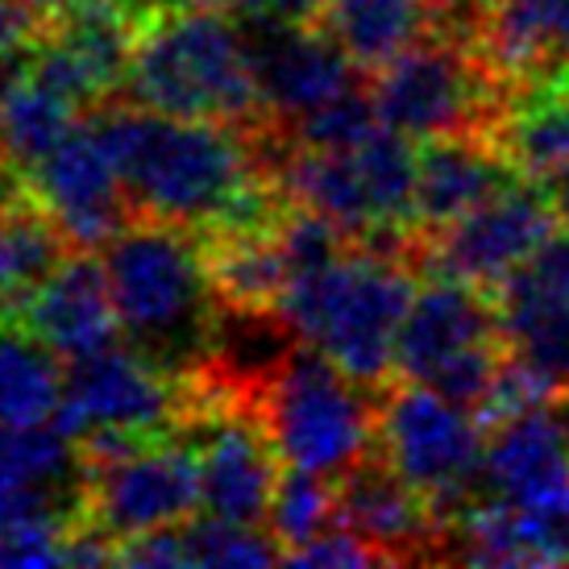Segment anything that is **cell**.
<instances>
[{"instance_id":"cell-1","label":"cell","mask_w":569,"mask_h":569,"mask_svg":"<svg viewBox=\"0 0 569 569\" xmlns=\"http://www.w3.org/2000/svg\"><path fill=\"white\" fill-rule=\"evenodd\" d=\"M112 167L129 191V204L146 221L183 224L212 233L267 229L279 212V183L253 159L246 133L221 121H191L146 104L104 109L88 117Z\"/></svg>"},{"instance_id":"cell-2","label":"cell","mask_w":569,"mask_h":569,"mask_svg":"<svg viewBox=\"0 0 569 569\" xmlns=\"http://www.w3.org/2000/svg\"><path fill=\"white\" fill-rule=\"evenodd\" d=\"M133 104L154 112L262 129L250 38L238 21L204 9H146L126 80Z\"/></svg>"},{"instance_id":"cell-3","label":"cell","mask_w":569,"mask_h":569,"mask_svg":"<svg viewBox=\"0 0 569 569\" xmlns=\"http://www.w3.org/2000/svg\"><path fill=\"white\" fill-rule=\"evenodd\" d=\"M129 341L162 370H196L217 337V287L191 229L167 221L126 224L100 253Z\"/></svg>"},{"instance_id":"cell-4","label":"cell","mask_w":569,"mask_h":569,"mask_svg":"<svg viewBox=\"0 0 569 569\" xmlns=\"http://www.w3.org/2000/svg\"><path fill=\"white\" fill-rule=\"evenodd\" d=\"M411 296V274L391 253L349 246L287 287L279 317L303 346L320 349L349 379L382 387L396 370L399 329Z\"/></svg>"},{"instance_id":"cell-5","label":"cell","mask_w":569,"mask_h":569,"mask_svg":"<svg viewBox=\"0 0 569 569\" xmlns=\"http://www.w3.org/2000/svg\"><path fill=\"white\" fill-rule=\"evenodd\" d=\"M270 174L291 208L329 217L353 241L416 229V146L391 126L341 150L287 146L270 162Z\"/></svg>"},{"instance_id":"cell-6","label":"cell","mask_w":569,"mask_h":569,"mask_svg":"<svg viewBox=\"0 0 569 569\" xmlns=\"http://www.w3.org/2000/svg\"><path fill=\"white\" fill-rule=\"evenodd\" d=\"M258 408L279 458L308 475L341 478L379 441V416L366 403L362 382L303 341L267 370Z\"/></svg>"},{"instance_id":"cell-7","label":"cell","mask_w":569,"mask_h":569,"mask_svg":"<svg viewBox=\"0 0 569 569\" xmlns=\"http://www.w3.org/2000/svg\"><path fill=\"white\" fill-rule=\"evenodd\" d=\"M503 358V320L499 308L487 303V291L437 274L411 296L396 349V370L408 382L437 387L441 396L478 411Z\"/></svg>"},{"instance_id":"cell-8","label":"cell","mask_w":569,"mask_h":569,"mask_svg":"<svg viewBox=\"0 0 569 569\" xmlns=\"http://www.w3.org/2000/svg\"><path fill=\"white\" fill-rule=\"evenodd\" d=\"M382 458L408 487L425 495L437 516L458 520L487 487V441L475 408L408 382L391 391L379 416Z\"/></svg>"},{"instance_id":"cell-9","label":"cell","mask_w":569,"mask_h":569,"mask_svg":"<svg viewBox=\"0 0 569 569\" xmlns=\"http://www.w3.org/2000/svg\"><path fill=\"white\" fill-rule=\"evenodd\" d=\"M83 466H88L83 520H92L117 545L154 528H179L204 507L200 461L191 441L142 437L104 458H83Z\"/></svg>"},{"instance_id":"cell-10","label":"cell","mask_w":569,"mask_h":569,"mask_svg":"<svg viewBox=\"0 0 569 569\" xmlns=\"http://www.w3.org/2000/svg\"><path fill=\"white\" fill-rule=\"evenodd\" d=\"M375 104L382 121L411 142L487 129L495 112V71L470 63L453 42H416L375 71Z\"/></svg>"},{"instance_id":"cell-11","label":"cell","mask_w":569,"mask_h":569,"mask_svg":"<svg viewBox=\"0 0 569 569\" xmlns=\"http://www.w3.org/2000/svg\"><path fill=\"white\" fill-rule=\"evenodd\" d=\"M183 411L188 396L154 358H146L138 346H109L67 362L54 425L76 441L96 432L159 437L167 425L183 420Z\"/></svg>"},{"instance_id":"cell-12","label":"cell","mask_w":569,"mask_h":569,"mask_svg":"<svg viewBox=\"0 0 569 569\" xmlns=\"http://www.w3.org/2000/svg\"><path fill=\"white\" fill-rule=\"evenodd\" d=\"M553 221L557 208L549 188L532 179H516L475 212L428 233L425 262L432 267V274L461 279L478 291H499L516 274V267H523L540 241L553 233Z\"/></svg>"},{"instance_id":"cell-13","label":"cell","mask_w":569,"mask_h":569,"mask_svg":"<svg viewBox=\"0 0 569 569\" xmlns=\"http://www.w3.org/2000/svg\"><path fill=\"white\" fill-rule=\"evenodd\" d=\"M183 420L191 425V449L200 461V499L208 516L238 523L270 520V503L279 490V449L270 441L262 411H241L229 396L200 403Z\"/></svg>"},{"instance_id":"cell-14","label":"cell","mask_w":569,"mask_h":569,"mask_svg":"<svg viewBox=\"0 0 569 569\" xmlns=\"http://www.w3.org/2000/svg\"><path fill=\"white\" fill-rule=\"evenodd\" d=\"M26 179L30 200L59 224L76 253L104 250L133 217L126 183L88 121H80V129L67 133L38 167H30Z\"/></svg>"},{"instance_id":"cell-15","label":"cell","mask_w":569,"mask_h":569,"mask_svg":"<svg viewBox=\"0 0 569 569\" xmlns=\"http://www.w3.org/2000/svg\"><path fill=\"white\" fill-rule=\"evenodd\" d=\"M88 466L54 425H0V532L30 520H83Z\"/></svg>"},{"instance_id":"cell-16","label":"cell","mask_w":569,"mask_h":569,"mask_svg":"<svg viewBox=\"0 0 569 569\" xmlns=\"http://www.w3.org/2000/svg\"><path fill=\"white\" fill-rule=\"evenodd\" d=\"M250 50L267 117L279 129L362 88V67L337 42V33H325L320 26L250 30Z\"/></svg>"},{"instance_id":"cell-17","label":"cell","mask_w":569,"mask_h":569,"mask_svg":"<svg viewBox=\"0 0 569 569\" xmlns=\"http://www.w3.org/2000/svg\"><path fill=\"white\" fill-rule=\"evenodd\" d=\"M516 179L523 174L511 167L503 146L482 138V129L428 138L425 150H416V229L437 233Z\"/></svg>"},{"instance_id":"cell-18","label":"cell","mask_w":569,"mask_h":569,"mask_svg":"<svg viewBox=\"0 0 569 569\" xmlns=\"http://www.w3.org/2000/svg\"><path fill=\"white\" fill-rule=\"evenodd\" d=\"M21 325L63 362L117 346L121 317L112 303L104 262H96L92 253H67L63 267L30 296Z\"/></svg>"},{"instance_id":"cell-19","label":"cell","mask_w":569,"mask_h":569,"mask_svg":"<svg viewBox=\"0 0 569 569\" xmlns=\"http://www.w3.org/2000/svg\"><path fill=\"white\" fill-rule=\"evenodd\" d=\"M337 520L370 540L387 561H416L437 537V511L416 487L391 470L387 458H366L341 475Z\"/></svg>"},{"instance_id":"cell-20","label":"cell","mask_w":569,"mask_h":569,"mask_svg":"<svg viewBox=\"0 0 569 569\" xmlns=\"http://www.w3.org/2000/svg\"><path fill=\"white\" fill-rule=\"evenodd\" d=\"M482 63L528 83L569 59V0H475Z\"/></svg>"},{"instance_id":"cell-21","label":"cell","mask_w":569,"mask_h":569,"mask_svg":"<svg viewBox=\"0 0 569 569\" xmlns=\"http://www.w3.org/2000/svg\"><path fill=\"white\" fill-rule=\"evenodd\" d=\"M499 146L511 167L532 183H553L569 167V96L553 76H540L516 88L499 121Z\"/></svg>"},{"instance_id":"cell-22","label":"cell","mask_w":569,"mask_h":569,"mask_svg":"<svg viewBox=\"0 0 569 569\" xmlns=\"http://www.w3.org/2000/svg\"><path fill=\"white\" fill-rule=\"evenodd\" d=\"M76 253L42 208L0 200V320H21L26 303Z\"/></svg>"},{"instance_id":"cell-23","label":"cell","mask_w":569,"mask_h":569,"mask_svg":"<svg viewBox=\"0 0 569 569\" xmlns=\"http://www.w3.org/2000/svg\"><path fill=\"white\" fill-rule=\"evenodd\" d=\"M437 0H329V30L362 71H382L428 38Z\"/></svg>"},{"instance_id":"cell-24","label":"cell","mask_w":569,"mask_h":569,"mask_svg":"<svg viewBox=\"0 0 569 569\" xmlns=\"http://www.w3.org/2000/svg\"><path fill=\"white\" fill-rule=\"evenodd\" d=\"M80 100H71L54 83L33 76V67H26V76L13 83V92L0 104V159L26 174L47 159L67 133L80 129Z\"/></svg>"},{"instance_id":"cell-25","label":"cell","mask_w":569,"mask_h":569,"mask_svg":"<svg viewBox=\"0 0 569 569\" xmlns=\"http://www.w3.org/2000/svg\"><path fill=\"white\" fill-rule=\"evenodd\" d=\"M63 399L59 353L21 320H0V425H50Z\"/></svg>"},{"instance_id":"cell-26","label":"cell","mask_w":569,"mask_h":569,"mask_svg":"<svg viewBox=\"0 0 569 569\" xmlns=\"http://www.w3.org/2000/svg\"><path fill=\"white\" fill-rule=\"evenodd\" d=\"M329 523H337V490L329 487V478L287 466V475H279L274 503H270V532L283 545V561L291 549L308 545Z\"/></svg>"},{"instance_id":"cell-27","label":"cell","mask_w":569,"mask_h":569,"mask_svg":"<svg viewBox=\"0 0 569 569\" xmlns=\"http://www.w3.org/2000/svg\"><path fill=\"white\" fill-rule=\"evenodd\" d=\"M507 349L537 366L557 391H569V303L528 308V312H499Z\"/></svg>"},{"instance_id":"cell-28","label":"cell","mask_w":569,"mask_h":569,"mask_svg":"<svg viewBox=\"0 0 569 569\" xmlns=\"http://www.w3.org/2000/svg\"><path fill=\"white\" fill-rule=\"evenodd\" d=\"M191 566H274L283 561V545L274 532H258V523H238L208 516L183 523Z\"/></svg>"},{"instance_id":"cell-29","label":"cell","mask_w":569,"mask_h":569,"mask_svg":"<svg viewBox=\"0 0 569 569\" xmlns=\"http://www.w3.org/2000/svg\"><path fill=\"white\" fill-rule=\"evenodd\" d=\"M76 523L30 520V523L4 528V532H0V566L4 569L67 566V545H71V528H76Z\"/></svg>"},{"instance_id":"cell-30","label":"cell","mask_w":569,"mask_h":569,"mask_svg":"<svg viewBox=\"0 0 569 569\" xmlns=\"http://www.w3.org/2000/svg\"><path fill=\"white\" fill-rule=\"evenodd\" d=\"M287 561L291 566H391L387 561V553H379L370 540H362L353 528H346V523L337 520L329 523L325 532H317V537L308 540V545H300V549H291L287 553Z\"/></svg>"},{"instance_id":"cell-31","label":"cell","mask_w":569,"mask_h":569,"mask_svg":"<svg viewBox=\"0 0 569 569\" xmlns=\"http://www.w3.org/2000/svg\"><path fill=\"white\" fill-rule=\"evenodd\" d=\"M246 30H308L329 26V0H224Z\"/></svg>"},{"instance_id":"cell-32","label":"cell","mask_w":569,"mask_h":569,"mask_svg":"<svg viewBox=\"0 0 569 569\" xmlns=\"http://www.w3.org/2000/svg\"><path fill=\"white\" fill-rule=\"evenodd\" d=\"M121 566H142V569H179L188 561V540H183V523L179 528H154L121 545Z\"/></svg>"},{"instance_id":"cell-33","label":"cell","mask_w":569,"mask_h":569,"mask_svg":"<svg viewBox=\"0 0 569 569\" xmlns=\"http://www.w3.org/2000/svg\"><path fill=\"white\" fill-rule=\"evenodd\" d=\"M33 9L26 0H0V54H9V50H21L33 42Z\"/></svg>"},{"instance_id":"cell-34","label":"cell","mask_w":569,"mask_h":569,"mask_svg":"<svg viewBox=\"0 0 569 569\" xmlns=\"http://www.w3.org/2000/svg\"><path fill=\"white\" fill-rule=\"evenodd\" d=\"M26 4L42 17H63V13H71V9H80V4H92V0H26Z\"/></svg>"},{"instance_id":"cell-35","label":"cell","mask_w":569,"mask_h":569,"mask_svg":"<svg viewBox=\"0 0 569 569\" xmlns=\"http://www.w3.org/2000/svg\"><path fill=\"white\" fill-rule=\"evenodd\" d=\"M549 196H553V208H557V217L569 224V167L561 174H557L553 183H549Z\"/></svg>"},{"instance_id":"cell-36","label":"cell","mask_w":569,"mask_h":569,"mask_svg":"<svg viewBox=\"0 0 569 569\" xmlns=\"http://www.w3.org/2000/svg\"><path fill=\"white\" fill-rule=\"evenodd\" d=\"M549 76H553V80H557V88H561V92L569 96V59H561V63H557L553 71H549Z\"/></svg>"},{"instance_id":"cell-37","label":"cell","mask_w":569,"mask_h":569,"mask_svg":"<svg viewBox=\"0 0 569 569\" xmlns=\"http://www.w3.org/2000/svg\"><path fill=\"white\" fill-rule=\"evenodd\" d=\"M566 561H569V532H566Z\"/></svg>"}]
</instances>
